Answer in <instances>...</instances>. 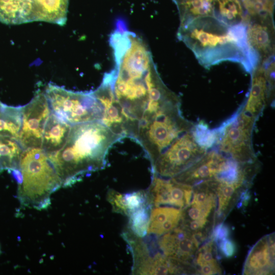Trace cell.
<instances>
[{"mask_svg":"<svg viewBox=\"0 0 275 275\" xmlns=\"http://www.w3.org/2000/svg\"><path fill=\"white\" fill-rule=\"evenodd\" d=\"M242 105L237 112L215 129L218 151L224 156L240 162L257 160L252 135L255 121L244 115Z\"/></svg>","mask_w":275,"mask_h":275,"instance_id":"obj_7","label":"cell"},{"mask_svg":"<svg viewBox=\"0 0 275 275\" xmlns=\"http://www.w3.org/2000/svg\"><path fill=\"white\" fill-rule=\"evenodd\" d=\"M274 272V233L259 240L249 251L243 274H272Z\"/></svg>","mask_w":275,"mask_h":275,"instance_id":"obj_14","label":"cell"},{"mask_svg":"<svg viewBox=\"0 0 275 275\" xmlns=\"http://www.w3.org/2000/svg\"><path fill=\"white\" fill-rule=\"evenodd\" d=\"M122 137L101 121L72 125L64 146L47 154L62 186H71L85 174L102 169L109 149Z\"/></svg>","mask_w":275,"mask_h":275,"instance_id":"obj_3","label":"cell"},{"mask_svg":"<svg viewBox=\"0 0 275 275\" xmlns=\"http://www.w3.org/2000/svg\"><path fill=\"white\" fill-rule=\"evenodd\" d=\"M207 152L197 143L190 130L178 137L158 156L152 166L154 173L160 177L173 178Z\"/></svg>","mask_w":275,"mask_h":275,"instance_id":"obj_8","label":"cell"},{"mask_svg":"<svg viewBox=\"0 0 275 275\" xmlns=\"http://www.w3.org/2000/svg\"><path fill=\"white\" fill-rule=\"evenodd\" d=\"M272 15L250 16L247 24L246 39L260 63L273 54Z\"/></svg>","mask_w":275,"mask_h":275,"instance_id":"obj_12","label":"cell"},{"mask_svg":"<svg viewBox=\"0 0 275 275\" xmlns=\"http://www.w3.org/2000/svg\"><path fill=\"white\" fill-rule=\"evenodd\" d=\"M23 150L16 138L0 135V174L5 170L18 169Z\"/></svg>","mask_w":275,"mask_h":275,"instance_id":"obj_20","label":"cell"},{"mask_svg":"<svg viewBox=\"0 0 275 275\" xmlns=\"http://www.w3.org/2000/svg\"><path fill=\"white\" fill-rule=\"evenodd\" d=\"M22 125V106H14L0 101V135L17 140Z\"/></svg>","mask_w":275,"mask_h":275,"instance_id":"obj_21","label":"cell"},{"mask_svg":"<svg viewBox=\"0 0 275 275\" xmlns=\"http://www.w3.org/2000/svg\"><path fill=\"white\" fill-rule=\"evenodd\" d=\"M226 158V157L217 150H211L172 178L178 182L192 186L212 180Z\"/></svg>","mask_w":275,"mask_h":275,"instance_id":"obj_13","label":"cell"},{"mask_svg":"<svg viewBox=\"0 0 275 275\" xmlns=\"http://www.w3.org/2000/svg\"><path fill=\"white\" fill-rule=\"evenodd\" d=\"M229 234V229L227 226L219 224L214 229L212 237L216 241H220L224 239L228 238Z\"/></svg>","mask_w":275,"mask_h":275,"instance_id":"obj_31","label":"cell"},{"mask_svg":"<svg viewBox=\"0 0 275 275\" xmlns=\"http://www.w3.org/2000/svg\"><path fill=\"white\" fill-rule=\"evenodd\" d=\"M250 16L272 15L273 0H240Z\"/></svg>","mask_w":275,"mask_h":275,"instance_id":"obj_26","label":"cell"},{"mask_svg":"<svg viewBox=\"0 0 275 275\" xmlns=\"http://www.w3.org/2000/svg\"><path fill=\"white\" fill-rule=\"evenodd\" d=\"M246 28L245 23L229 25L209 15L180 25L177 36L204 67L231 61L252 73L260 62L249 46Z\"/></svg>","mask_w":275,"mask_h":275,"instance_id":"obj_2","label":"cell"},{"mask_svg":"<svg viewBox=\"0 0 275 275\" xmlns=\"http://www.w3.org/2000/svg\"><path fill=\"white\" fill-rule=\"evenodd\" d=\"M201 274L210 275L221 274L222 269L217 262L203 264L196 268Z\"/></svg>","mask_w":275,"mask_h":275,"instance_id":"obj_30","label":"cell"},{"mask_svg":"<svg viewBox=\"0 0 275 275\" xmlns=\"http://www.w3.org/2000/svg\"><path fill=\"white\" fill-rule=\"evenodd\" d=\"M124 196L129 214L131 212L147 205L148 196H146L144 191H134L126 194Z\"/></svg>","mask_w":275,"mask_h":275,"instance_id":"obj_28","label":"cell"},{"mask_svg":"<svg viewBox=\"0 0 275 275\" xmlns=\"http://www.w3.org/2000/svg\"><path fill=\"white\" fill-rule=\"evenodd\" d=\"M252 84L247 101L242 112L255 121L262 113L268 100V86L264 70L261 64L252 73Z\"/></svg>","mask_w":275,"mask_h":275,"instance_id":"obj_16","label":"cell"},{"mask_svg":"<svg viewBox=\"0 0 275 275\" xmlns=\"http://www.w3.org/2000/svg\"><path fill=\"white\" fill-rule=\"evenodd\" d=\"M51 113L43 91L22 106V125L17 140L24 150L41 148L46 123Z\"/></svg>","mask_w":275,"mask_h":275,"instance_id":"obj_9","label":"cell"},{"mask_svg":"<svg viewBox=\"0 0 275 275\" xmlns=\"http://www.w3.org/2000/svg\"><path fill=\"white\" fill-rule=\"evenodd\" d=\"M213 181L215 192L218 198L217 214L220 215L227 209L233 196L239 188L233 185L219 183L214 180Z\"/></svg>","mask_w":275,"mask_h":275,"instance_id":"obj_25","label":"cell"},{"mask_svg":"<svg viewBox=\"0 0 275 275\" xmlns=\"http://www.w3.org/2000/svg\"><path fill=\"white\" fill-rule=\"evenodd\" d=\"M106 198L114 212L128 216L129 211L124 195L114 189H109Z\"/></svg>","mask_w":275,"mask_h":275,"instance_id":"obj_27","label":"cell"},{"mask_svg":"<svg viewBox=\"0 0 275 275\" xmlns=\"http://www.w3.org/2000/svg\"><path fill=\"white\" fill-rule=\"evenodd\" d=\"M43 92L51 111L71 125L102 118V106L93 92H73L52 84Z\"/></svg>","mask_w":275,"mask_h":275,"instance_id":"obj_6","label":"cell"},{"mask_svg":"<svg viewBox=\"0 0 275 275\" xmlns=\"http://www.w3.org/2000/svg\"><path fill=\"white\" fill-rule=\"evenodd\" d=\"M0 253H1V249H0Z\"/></svg>","mask_w":275,"mask_h":275,"instance_id":"obj_32","label":"cell"},{"mask_svg":"<svg viewBox=\"0 0 275 275\" xmlns=\"http://www.w3.org/2000/svg\"><path fill=\"white\" fill-rule=\"evenodd\" d=\"M191 131L197 143L206 150L215 145L216 141L215 129H210L204 121H200L193 127Z\"/></svg>","mask_w":275,"mask_h":275,"instance_id":"obj_24","label":"cell"},{"mask_svg":"<svg viewBox=\"0 0 275 275\" xmlns=\"http://www.w3.org/2000/svg\"><path fill=\"white\" fill-rule=\"evenodd\" d=\"M158 245L164 256L186 265L195 256L200 244L192 233L180 226L163 234Z\"/></svg>","mask_w":275,"mask_h":275,"instance_id":"obj_11","label":"cell"},{"mask_svg":"<svg viewBox=\"0 0 275 275\" xmlns=\"http://www.w3.org/2000/svg\"><path fill=\"white\" fill-rule=\"evenodd\" d=\"M194 124L182 115L180 104L168 107L138 125L133 138L143 147L152 166L176 139L190 131Z\"/></svg>","mask_w":275,"mask_h":275,"instance_id":"obj_5","label":"cell"},{"mask_svg":"<svg viewBox=\"0 0 275 275\" xmlns=\"http://www.w3.org/2000/svg\"><path fill=\"white\" fill-rule=\"evenodd\" d=\"M213 0H184L177 6L180 11V24H185L201 16L212 15Z\"/></svg>","mask_w":275,"mask_h":275,"instance_id":"obj_22","label":"cell"},{"mask_svg":"<svg viewBox=\"0 0 275 275\" xmlns=\"http://www.w3.org/2000/svg\"><path fill=\"white\" fill-rule=\"evenodd\" d=\"M19 169L22 179L17 196L20 204L38 210L47 208L51 203V194L62 186V180L47 154L41 148L24 150Z\"/></svg>","mask_w":275,"mask_h":275,"instance_id":"obj_4","label":"cell"},{"mask_svg":"<svg viewBox=\"0 0 275 275\" xmlns=\"http://www.w3.org/2000/svg\"><path fill=\"white\" fill-rule=\"evenodd\" d=\"M93 93L103 108L101 122L116 134L125 136L126 120L109 86L102 81Z\"/></svg>","mask_w":275,"mask_h":275,"instance_id":"obj_15","label":"cell"},{"mask_svg":"<svg viewBox=\"0 0 275 275\" xmlns=\"http://www.w3.org/2000/svg\"><path fill=\"white\" fill-rule=\"evenodd\" d=\"M128 216L129 228L133 234L138 237L145 236L150 217L147 205L131 212Z\"/></svg>","mask_w":275,"mask_h":275,"instance_id":"obj_23","label":"cell"},{"mask_svg":"<svg viewBox=\"0 0 275 275\" xmlns=\"http://www.w3.org/2000/svg\"><path fill=\"white\" fill-rule=\"evenodd\" d=\"M71 126L51 112L45 126L41 148L47 154L60 150L67 140Z\"/></svg>","mask_w":275,"mask_h":275,"instance_id":"obj_17","label":"cell"},{"mask_svg":"<svg viewBox=\"0 0 275 275\" xmlns=\"http://www.w3.org/2000/svg\"><path fill=\"white\" fill-rule=\"evenodd\" d=\"M220 253L226 258L233 257L236 252V245L230 239L226 238L218 242Z\"/></svg>","mask_w":275,"mask_h":275,"instance_id":"obj_29","label":"cell"},{"mask_svg":"<svg viewBox=\"0 0 275 275\" xmlns=\"http://www.w3.org/2000/svg\"><path fill=\"white\" fill-rule=\"evenodd\" d=\"M115 66L102 81L110 87L126 120L125 136L132 137L150 99L153 88L161 79L145 41L123 28L111 34Z\"/></svg>","mask_w":275,"mask_h":275,"instance_id":"obj_1","label":"cell"},{"mask_svg":"<svg viewBox=\"0 0 275 275\" xmlns=\"http://www.w3.org/2000/svg\"><path fill=\"white\" fill-rule=\"evenodd\" d=\"M192 186L178 182L171 178L165 179L154 174L149 191V203L155 207L171 205L183 209L192 199Z\"/></svg>","mask_w":275,"mask_h":275,"instance_id":"obj_10","label":"cell"},{"mask_svg":"<svg viewBox=\"0 0 275 275\" xmlns=\"http://www.w3.org/2000/svg\"><path fill=\"white\" fill-rule=\"evenodd\" d=\"M212 15L229 25L247 24L240 0H213Z\"/></svg>","mask_w":275,"mask_h":275,"instance_id":"obj_19","label":"cell"},{"mask_svg":"<svg viewBox=\"0 0 275 275\" xmlns=\"http://www.w3.org/2000/svg\"><path fill=\"white\" fill-rule=\"evenodd\" d=\"M182 210L172 207L157 206L151 211L147 233L162 235L178 226Z\"/></svg>","mask_w":275,"mask_h":275,"instance_id":"obj_18","label":"cell"}]
</instances>
